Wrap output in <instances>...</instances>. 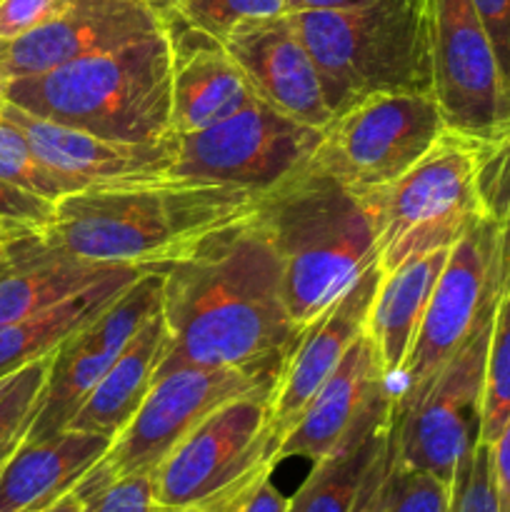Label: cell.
Returning a JSON list of instances; mask_svg holds the SVG:
<instances>
[{"label":"cell","instance_id":"cell-41","mask_svg":"<svg viewBox=\"0 0 510 512\" xmlns=\"http://www.w3.org/2000/svg\"><path fill=\"white\" fill-rule=\"evenodd\" d=\"M370 3V0H285L288 13H300V10H330V8H353V5Z\"/></svg>","mask_w":510,"mask_h":512},{"label":"cell","instance_id":"cell-1","mask_svg":"<svg viewBox=\"0 0 510 512\" xmlns=\"http://www.w3.org/2000/svg\"><path fill=\"white\" fill-rule=\"evenodd\" d=\"M160 313L170 335L160 370L285 358L298 338L280 263L255 215L165 270Z\"/></svg>","mask_w":510,"mask_h":512},{"label":"cell","instance_id":"cell-24","mask_svg":"<svg viewBox=\"0 0 510 512\" xmlns=\"http://www.w3.org/2000/svg\"><path fill=\"white\" fill-rule=\"evenodd\" d=\"M393 428V393L375 400L348 435L313 470L290 498L288 512H353L375 460L388 450Z\"/></svg>","mask_w":510,"mask_h":512},{"label":"cell","instance_id":"cell-30","mask_svg":"<svg viewBox=\"0 0 510 512\" xmlns=\"http://www.w3.org/2000/svg\"><path fill=\"white\" fill-rule=\"evenodd\" d=\"M450 500L453 485L423 470L400 468L390 453L380 485L378 512H450Z\"/></svg>","mask_w":510,"mask_h":512},{"label":"cell","instance_id":"cell-38","mask_svg":"<svg viewBox=\"0 0 510 512\" xmlns=\"http://www.w3.org/2000/svg\"><path fill=\"white\" fill-rule=\"evenodd\" d=\"M273 473L260 475L258 480L240 490L233 500H230L228 512H288L290 500L280 493L270 480Z\"/></svg>","mask_w":510,"mask_h":512},{"label":"cell","instance_id":"cell-35","mask_svg":"<svg viewBox=\"0 0 510 512\" xmlns=\"http://www.w3.org/2000/svg\"><path fill=\"white\" fill-rule=\"evenodd\" d=\"M53 215V200H45L40 195L18 188V185L0 180V220L40 233V230L48 228Z\"/></svg>","mask_w":510,"mask_h":512},{"label":"cell","instance_id":"cell-19","mask_svg":"<svg viewBox=\"0 0 510 512\" xmlns=\"http://www.w3.org/2000/svg\"><path fill=\"white\" fill-rule=\"evenodd\" d=\"M390 393V380L368 335H360L280 440L275 460H320L338 448L360 415Z\"/></svg>","mask_w":510,"mask_h":512},{"label":"cell","instance_id":"cell-47","mask_svg":"<svg viewBox=\"0 0 510 512\" xmlns=\"http://www.w3.org/2000/svg\"><path fill=\"white\" fill-rule=\"evenodd\" d=\"M10 250H13V240H10V243H0V268H3V265L10 260Z\"/></svg>","mask_w":510,"mask_h":512},{"label":"cell","instance_id":"cell-39","mask_svg":"<svg viewBox=\"0 0 510 512\" xmlns=\"http://www.w3.org/2000/svg\"><path fill=\"white\" fill-rule=\"evenodd\" d=\"M493 468L495 483H498V495L503 512L510 508V420L493 443Z\"/></svg>","mask_w":510,"mask_h":512},{"label":"cell","instance_id":"cell-12","mask_svg":"<svg viewBox=\"0 0 510 512\" xmlns=\"http://www.w3.org/2000/svg\"><path fill=\"white\" fill-rule=\"evenodd\" d=\"M495 225L480 215L450 248L393 393V413L413 408L468 343L495 298Z\"/></svg>","mask_w":510,"mask_h":512},{"label":"cell","instance_id":"cell-14","mask_svg":"<svg viewBox=\"0 0 510 512\" xmlns=\"http://www.w3.org/2000/svg\"><path fill=\"white\" fill-rule=\"evenodd\" d=\"M163 308V273L148 270L108 308L53 350L50 373L25 440H43L65 430L98 380L108 373L135 333Z\"/></svg>","mask_w":510,"mask_h":512},{"label":"cell","instance_id":"cell-36","mask_svg":"<svg viewBox=\"0 0 510 512\" xmlns=\"http://www.w3.org/2000/svg\"><path fill=\"white\" fill-rule=\"evenodd\" d=\"M473 5L493 48L510 113V0H473Z\"/></svg>","mask_w":510,"mask_h":512},{"label":"cell","instance_id":"cell-8","mask_svg":"<svg viewBox=\"0 0 510 512\" xmlns=\"http://www.w3.org/2000/svg\"><path fill=\"white\" fill-rule=\"evenodd\" d=\"M445 133L433 93H375L333 115L308 165L370 193L408 173Z\"/></svg>","mask_w":510,"mask_h":512},{"label":"cell","instance_id":"cell-29","mask_svg":"<svg viewBox=\"0 0 510 512\" xmlns=\"http://www.w3.org/2000/svg\"><path fill=\"white\" fill-rule=\"evenodd\" d=\"M285 13V0H178L168 18L195 33L208 35L215 43H225L245 20L275 18Z\"/></svg>","mask_w":510,"mask_h":512},{"label":"cell","instance_id":"cell-15","mask_svg":"<svg viewBox=\"0 0 510 512\" xmlns=\"http://www.w3.org/2000/svg\"><path fill=\"white\" fill-rule=\"evenodd\" d=\"M165 28L170 18L150 0H73L40 28L0 40V83L48 73Z\"/></svg>","mask_w":510,"mask_h":512},{"label":"cell","instance_id":"cell-10","mask_svg":"<svg viewBox=\"0 0 510 512\" xmlns=\"http://www.w3.org/2000/svg\"><path fill=\"white\" fill-rule=\"evenodd\" d=\"M320 138L323 128L298 123L255 98L223 123L175 135L170 175L265 195L310 163Z\"/></svg>","mask_w":510,"mask_h":512},{"label":"cell","instance_id":"cell-25","mask_svg":"<svg viewBox=\"0 0 510 512\" xmlns=\"http://www.w3.org/2000/svg\"><path fill=\"white\" fill-rule=\"evenodd\" d=\"M448 253L450 248L433 250L380 278L363 333L373 343L388 380H395L403 370Z\"/></svg>","mask_w":510,"mask_h":512},{"label":"cell","instance_id":"cell-44","mask_svg":"<svg viewBox=\"0 0 510 512\" xmlns=\"http://www.w3.org/2000/svg\"><path fill=\"white\" fill-rule=\"evenodd\" d=\"M233 500V498H230ZM230 500H223V503L213 505H195V508H180V510H158V512H228Z\"/></svg>","mask_w":510,"mask_h":512},{"label":"cell","instance_id":"cell-34","mask_svg":"<svg viewBox=\"0 0 510 512\" xmlns=\"http://www.w3.org/2000/svg\"><path fill=\"white\" fill-rule=\"evenodd\" d=\"M478 195L483 213L510 210V133L480 148Z\"/></svg>","mask_w":510,"mask_h":512},{"label":"cell","instance_id":"cell-49","mask_svg":"<svg viewBox=\"0 0 510 512\" xmlns=\"http://www.w3.org/2000/svg\"><path fill=\"white\" fill-rule=\"evenodd\" d=\"M505 512H510V508H508V510H505Z\"/></svg>","mask_w":510,"mask_h":512},{"label":"cell","instance_id":"cell-16","mask_svg":"<svg viewBox=\"0 0 510 512\" xmlns=\"http://www.w3.org/2000/svg\"><path fill=\"white\" fill-rule=\"evenodd\" d=\"M223 48L240 65L255 98L270 108L313 128H325L333 120L318 65L290 13L245 20Z\"/></svg>","mask_w":510,"mask_h":512},{"label":"cell","instance_id":"cell-45","mask_svg":"<svg viewBox=\"0 0 510 512\" xmlns=\"http://www.w3.org/2000/svg\"><path fill=\"white\" fill-rule=\"evenodd\" d=\"M23 370V368H20ZM18 370V373H20ZM18 373H10V375H3V378H0V403H3L5 400V395H8V390L13 388V383H15V378H18Z\"/></svg>","mask_w":510,"mask_h":512},{"label":"cell","instance_id":"cell-11","mask_svg":"<svg viewBox=\"0 0 510 512\" xmlns=\"http://www.w3.org/2000/svg\"><path fill=\"white\" fill-rule=\"evenodd\" d=\"M493 308L495 298L423 398L405 413H393L390 453L400 468L423 470L453 485L460 463L478 443Z\"/></svg>","mask_w":510,"mask_h":512},{"label":"cell","instance_id":"cell-20","mask_svg":"<svg viewBox=\"0 0 510 512\" xmlns=\"http://www.w3.org/2000/svg\"><path fill=\"white\" fill-rule=\"evenodd\" d=\"M180 28L178 33L170 25L175 45L170 128L173 135H190L240 113L253 103L255 93L223 43L185 25Z\"/></svg>","mask_w":510,"mask_h":512},{"label":"cell","instance_id":"cell-32","mask_svg":"<svg viewBox=\"0 0 510 512\" xmlns=\"http://www.w3.org/2000/svg\"><path fill=\"white\" fill-rule=\"evenodd\" d=\"M75 488L85 498V512H158L150 473L105 478L90 470Z\"/></svg>","mask_w":510,"mask_h":512},{"label":"cell","instance_id":"cell-4","mask_svg":"<svg viewBox=\"0 0 510 512\" xmlns=\"http://www.w3.org/2000/svg\"><path fill=\"white\" fill-rule=\"evenodd\" d=\"M173 30L10 80L3 100L53 123L115 140H163L170 128Z\"/></svg>","mask_w":510,"mask_h":512},{"label":"cell","instance_id":"cell-27","mask_svg":"<svg viewBox=\"0 0 510 512\" xmlns=\"http://www.w3.org/2000/svg\"><path fill=\"white\" fill-rule=\"evenodd\" d=\"M495 308L485 360L480 438L493 445L510 420V240L495 233Z\"/></svg>","mask_w":510,"mask_h":512},{"label":"cell","instance_id":"cell-18","mask_svg":"<svg viewBox=\"0 0 510 512\" xmlns=\"http://www.w3.org/2000/svg\"><path fill=\"white\" fill-rule=\"evenodd\" d=\"M380 278L383 270L378 268V263L370 265L330 308H325L298 333L280 368L278 383L270 393L273 433L278 445L310 398L318 393L320 385L338 368L350 345L363 335L365 318Z\"/></svg>","mask_w":510,"mask_h":512},{"label":"cell","instance_id":"cell-43","mask_svg":"<svg viewBox=\"0 0 510 512\" xmlns=\"http://www.w3.org/2000/svg\"><path fill=\"white\" fill-rule=\"evenodd\" d=\"M30 233H33V230L20 228V225H13V223H5V220H0V243H10V240L23 238V235H30Z\"/></svg>","mask_w":510,"mask_h":512},{"label":"cell","instance_id":"cell-28","mask_svg":"<svg viewBox=\"0 0 510 512\" xmlns=\"http://www.w3.org/2000/svg\"><path fill=\"white\" fill-rule=\"evenodd\" d=\"M0 180L18 185L45 200H53V203L83 190L75 180L65 178L45 160H40L23 130L3 113H0Z\"/></svg>","mask_w":510,"mask_h":512},{"label":"cell","instance_id":"cell-17","mask_svg":"<svg viewBox=\"0 0 510 512\" xmlns=\"http://www.w3.org/2000/svg\"><path fill=\"white\" fill-rule=\"evenodd\" d=\"M0 113L23 130L40 160L65 178L75 180L83 190L173 178L170 173L175 165V135L150 143L103 138L88 130L38 118L8 100H0Z\"/></svg>","mask_w":510,"mask_h":512},{"label":"cell","instance_id":"cell-6","mask_svg":"<svg viewBox=\"0 0 510 512\" xmlns=\"http://www.w3.org/2000/svg\"><path fill=\"white\" fill-rule=\"evenodd\" d=\"M480 140L445 133L418 165L370 190L375 258L383 273L433 250L453 248L483 215L478 195Z\"/></svg>","mask_w":510,"mask_h":512},{"label":"cell","instance_id":"cell-31","mask_svg":"<svg viewBox=\"0 0 510 512\" xmlns=\"http://www.w3.org/2000/svg\"><path fill=\"white\" fill-rule=\"evenodd\" d=\"M50 358H53V353L25 365L15 378L13 388L0 403V465L23 445L25 435H28L35 408H38V398L45 388V380H48Z\"/></svg>","mask_w":510,"mask_h":512},{"label":"cell","instance_id":"cell-37","mask_svg":"<svg viewBox=\"0 0 510 512\" xmlns=\"http://www.w3.org/2000/svg\"><path fill=\"white\" fill-rule=\"evenodd\" d=\"M73 0H0V40L20 38L63 13Z\"/></svg>","mask_w":510,"mask_h":512},{"label":"cell","instance_id":"cell-50","mask_svg":"<svg viewBox=\"0 0 510 512\" xmlns=\"http://www.w3.org/2000/svg\"><path fill=\"white\" fill-rule=\"evenodd\" d=\"M0 100H3V98H0Z\"/></svg>","mask_w":510,"mask_h":512},{"label":"cell","instance_id":"cell-33","mask_svg":"<svg viewBox=\"0 0 510 512\" xmlns=\"http://www.w3.org/2000/svg\"><path fill=\"white\" fill-rule=\"evenodd\" d=\"M450 512H503L495 483L493 445L485 440L473 445L455 473Z\"/></svg>","mask_w":510,"mask_h":512},{"label":"cell","instance_id":"cell-40","mask_svg":"<svg viewBox=\"0 0 510 512\" xmlns=\"http://www.w3.org/2000/svg\"><path fill=\"white\" fill-rule=\"evenodd\" d=\"M388 458H390V443L388 450L375 460V465L370 468L368 478H365L363 488H360L358 500H355L353 512H378V500H380V485H383L385 470H388Z\"/></svg>","mask_w":510,"mask_h":512},{"label":"cell","instance_id":"cell-46","mask_svg":"<svg viewBox=\"0 0 510 512\" xmlns=\"http://www.w3.org/2000/svg\"><path fill=\"white\" fill-rule=\"evenodd\" d=\"M150 3L155 5V8L160 10V13H165V15H170V10H173V5L178 3V0H150Z\"/></svg>","mask_w":510,"mask_h":512},{"label":"cell","instance_id":"cell-2","mask_svg":"<svg viewBox=\"0 0 510 512\" xmlns=\"http://www.w3.org/2000/svg\"><path fill=\"white\" fill-rule=\"evenodd\" d=\"M260 200L233 185L178 178L98 185L58 200L38 235L48 248L85 263L165 273L220 233L248 223Z\"/></svg>","mask_w":510,"mask_h":512},{"label":"cell","instance_id":"cell-21","mask_svg":"<svg viewBox=\"0 0 510 512\" xmlns=\"http://www.w3.org/2000/svg\"><path fill=\"white\" fill-rule=\"evenodd\" d=\"M110 438L60 430L23 440L0 465V512H40L75 488L108 453Z\"/></svg>","mask_w":510,"mask_h":512},{"label":"cell","instance_id":"cell-9","mask_svg":"<svg viewBox=\"0 0 510 512\" xmlns=\"http://www.w3.org/2000/svg\"><path fill=\"white\" fill-rule=\"evenodd\" d=\"M285 358L240 368L178 365L160 370L135 418L110 440L108 453L93 470L105 478L153 473L185 435L225 403L250 393H273Z\"/></svg>","mask_w":510,"mask_h":512},{"label":"cell","instance_id":"cell-23","mask_svg":"<svg viewBox=\"0 0 510 512\" xmlns=\"http://www.w3.org/2000/svg\"><path fill=\"white\" fill-rule=\"evenodd\" d=\"M170 335L163 313H155L138 333L130 338L108 373L98 380L88 398L80 403L65 430L103 435L113 440L128 428L145 395L153 388L158 370L168 353Z\"/></svg>","mask_w":510,"mask_h":512},{"label":"cell","instance_id":"cell-7","mask_svg":"<svg viewBox=\"0 0 510 512\" xmlns=\"http://www.w3.org/2000/svg\"><path fill=\"white\" fill-rule=\"evenodd\" d=\"M270 393H250L215 410L153 468L158 510L235 498L278 460Z\"/></svg>","mask_w":510,"mask_h":512},{"label":"cell","instance_id":"cell-48","mask_svg":"<svg viewBox=\"0 0 510 512\" xmlns=\"http://www.w3.org/2000/svg\"><path fill=\"white\" fill-rule=\"evenodd\" d=\"M0 98H3V83H0Z\"/></svg>","mask_w":510,"mask_h":512},{"label":"cell","instance_id":"cell-13","mask_svg":"<svg viewBox=\"0 0 510 512\" xmlns=\"http://www.w3.org/2000/svg\"><path fill=\"white\" fill-rule=\"evenodd\" d=\"M433 95L450 133L480 143L510 133L503 80L473 0H433Z\"/></svg>","mask_w":510,"mask_h":512},{"label":"cell","instance_id":"cell-22","mask_svg":"<svg viewBox=\"0 0 510 512\" xmlns=\"http://www.w3.org/2000/svg\"><path fill=\"white\" fill-rule=\"evenodd\" d=\"M118 268L58 253L38 233L23 235L13 240L10 260L0 268V325L45 313L98 285Z\"/></svg>","mask_w":510,"mask_h":512},{"label":"cell","instance_id":"cell-5","mask_svg":"<svg viewBox=\"0 0 510 512\" xmlns=\"http://www.w3.org/2000/svg\"><path fill=\"white\" fill-rule=\"evenodd\" d=\"M333 113L375 93H433V0L290 13Z\"/></svg>","mask_w":510,"mask_h":512},{"label":"cell","instance_id":"cell-42","mask_svg":"<svg viewBox=\"0 0 510 512\" xmlns=\"http://www.w3.org/2000/svg\"><path fill=\"white\" fill-rule=\"evenodd\" d=\"M40 512H85V498L78 493V488H73L70 493H65L63 498H58L53 505H48V508Z\"/></svg>","mask_w":510,"mask_h":512},{"label":"cell","instance_id":"cell-26","mask_svg":"<svg viewBox=\"0 0 510 512\" xmlns=\"http://www.w3.org/2000/svg\"><path fill=\"white\" fill-rule=\"evenodd\" d=\"M148 270L140 268H118L113 275L100 280L98 285L88 288L85 293L33 315L28 320L0 325V378L18 373L33 360L45 358L53 353L68 335L83 328L85 323L103 313L130 283Z\"/></svg>","mask_w":510,"mask_h":512},{"label":"cell","instance_id":"cell-3","mask_svg":"<svg viewBox=\"0 0 510 512\" xmlns=\"http://www.w3.org/2000/svg\"><path fill=\"white\" fill-rule=\"evenodd\" d=\"M255 220L280 263L283 298L298 333L378 263L368 193L310 165L268 190Z\"/></svg>","mask_w":510,"mask_h":512}]
</instances>
